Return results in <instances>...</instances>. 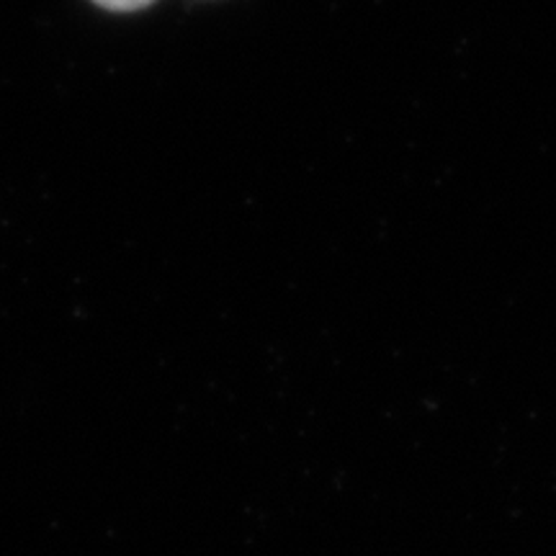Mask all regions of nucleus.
I'll list each match as a JSON object with an SVG mask.
<instances>
[{
    "label": "nucleus",
    "mask_w": 556,
    "mask_h": 556,
    "mask_svg": "<svg viewBox=\"0 0 556 556\" xmlns=\"http://www.w3.org/2000/svg\"><path fill=\"white\" fill-rule=\"evenodd\" d=\"M93 3H99L109 11H139L144 5L155 3V0H93Z\"/></svg>",
    "instance_id": "obj_1"
}]
</instances>
